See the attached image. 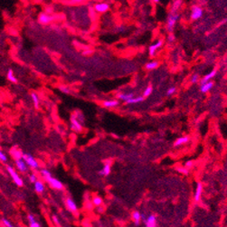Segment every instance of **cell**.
<instances>
[{"label":"cell","instance_id":"277c9868","mask_svg":"<svg viewBox=\"0 0 227 227\" xmlns=\"http://www.w3.org/2000/svg\"><path fill=\"white\" fill-rule=\"evenodd\" d=\"M54 20V16L52 15H48L45 12H42L38 16V22L42 25H48L52 23Z\"/></svg>","mask_w":227,"mask_h":227},{"label":"cell","instance_id":"d4e9b609","mask_svg":"<svg viewBox=\"0 0 227 227\" xmlns=\"http://www.w3.org/2000/svg\"><path fill=\"white\" fill-rule=\"evenodd\" d=\"M215 73H216V72L214 70L213 72H211L210 73H208V74H206L205 76L204 77V79L202 80V81H201V83H202V85L203 84H204V83H206V82H208V81L211 79V78H213L215 75Z\"/></svg>","mask_w":227,"mask_h":227},{"label":"cell","instance_id":"d590c367","mask_svg":"<svg viewBox=\"0 0 227 227\" xmlns=\"http://www.w3.org/2000/svg\"><path fill=\"white\" fill-rule=\"evenodd\" d=\"M36 218L33 214H28V215H27V221H28V224L32 223L34 221H36Z\"/></svg>","mask_w":227,"mask_h":227},{"label":"cell","instance_id":"ffe728a7","mask_svg":"<svg viewBox=\"0 0 227 227\" xmlns=\"http://www.w3.org/2000/svg\"><path fill=\"white\" fill-rule=\"evenodd\" d=\"M131 217H132V220H133L135 225H139V224H140V221H141V213H139V211H134V212H132Z\"/></svg>","mask_w":227,"mask_h":227},{"label":"cell","instance_id":"603a6c76","mask_svg":"<svg viewBox=\"0 0 227 227\" xmlns=\"http://www.w3.org/2000/svg\"><path fill=\"white\" fill-rule=\"evenodd\" d=\"M8 161V157L5 153V151L1 148L0 147V162L1 163H4V164H6Z\"/></svg>","mask_w":227,"mask_h":227},{"label":"cell","instance_id":"ab89813d","mask_svg":"<svg viewBox=\"0 0 227 227\" xmlns=\"http://www.w3.org/2000/svg\"><path fill=\"white\" fill-rule=\"evenodd\" d=\"M175 92H176V88H175V87L169 88L168 90V95H171V94H173Z\"/></svg>","mask_w":227,"mask_h":227},{"label":"cell","instance_id":"8d00e7d4","mask_svg":"<svg viewBox=\"0 0 227 227\" xmlns=\"http://www.w3.org/2000/svg\"><path fill=\"white\" fill-rule=\"evenodd\" d=\"M29 227H42V225H41V224L37 220H36V221H34L32 223H29Z\"/></svg>","mask_w":227,"mask_h":227},{"label":"cell","instance_id":"5bb4252c","mask_svg":"<svg viewBox=\"0 0 227 227\" xmlns=\"http://www.w3.org/2000/svg\"><path fill=\"white\" fill-rule=\"evenodd\" d=\"M34 191H36L37 194H43L45 190L44 183L42 180L38 179L36 183L34 184Z\"/></svg>","mask_w":227,"mask_h":227},{"label":"cell","instance_id":"4dcf8cb0","mask_svg":"<svg viewBox=\"0 0 227 227\" xmlns=\"http://www.w3.org/2000/svg\"><path fill=\"white\" fill-rule=\"evenodd\" d=\"M152 91H153V89L151 86H148L146 89H145V91H144L143 92V97H148V96L152 93Z\"/></svg>","mask_w":227,"mask_h":227},{"label":"cell","instance_id":"3957f363","mask_svg":"<svg viewBox=\"0 0 227 227\" xmlns=\"http://www.w3.org/2000/svg\"><path fill=\"white\" fill-rule=\"evenodd\" d=\"M22 159L26 163V165L28 166V168H30L32 169H38L39 168V164H38L37 160L34 159V156H32L31 154L24 153Z\"/></svg>","mask_w":227,"mask_h":227},{"label":"cell","instance_id":"8fae6325","mask_svg":"<svg viewBox=\"0 0 227 227\" xmlns=\"http://www.w3.org/2000/svg\"><path fill=\"white\" fill-rule=\"evenodd\" d=\"M120 105V101L118 100H106L102 102V106L106 109H113Z\"/></svg>","mask_w":227,"mask_h":227},{"label":"cell","instance_id":"9a60e30c","mask_svg":"<svg viewBox=\"0 0 227 227\" xmlns=\"http://www.w3.org/2000/svg\"><path fill=\"white\" fill-rule=\"evenodd\" d=\"M146 227H157V217L154 215H149L145 222Z\"/></svg>","mask_w":227,"mask_h":227},{"label":"cell","instance_id":"7a4b0ae2","mask_svg":"<svg viewBox=\"0 0 227 227\" xmlns=\"http://www.w3.org/2000/svg\"><path fill=\"white\" fill-rule=\"evenodd\" d=\"M6 171L8 172V174L10 175L14 183H15L18 187H22L24 185V180L22 179V177L19 176L18 172H16V170L12 166H10V165L6 166Z\"/></svg>","mask_w":227,"mask_h":227},{"label":"cell","instance_id":"60d3db41","mask_svg":"<svg viewBox=\"0 0 227 227\" xmlns=\"http://www.w3.org/2000/svg\"><path fill=\"white\" fill-rule=\"evenodd\" d=\"M197 81H198V75H197V74H195L194 76L191 78V81L193 82V83H196Z\"/></svg>","mask_w":227,"mask_h":227},{"label":"cell","instance_id":"cb8c5ba5","mask_svg":"<svg viewBox=\"0 0 227 227\" xmlns=\"http://www.w3.org/2000/svg\"><path fill=\"white\" fill-rule=\"evenodd\" d=\"M189 140V137H179V139H177L175 142L174 145L176 147V146H180V145H183V144L187 143V141Z\"/></svg>","mask_w":227,"mask_h":227},{"label":"cell","instance_id":"e0dca14e","mask_svg":"<svg viewBox=\"0 0 227 227\" xmlns=\"http://www.w3.org/2000/svg\"><path fill=\"white\" fill-rule=\"evenodd\" d=\"M30 96H31V99H32V101H33V104H34V109H39V106H40L39 95L36 92H31Z\"/></svg>","mask_w":227,"mask_h":227},{"label":"cell","instance_id":"7402d4cb","mask_svg":"<svg viewBox=\"0 0 227 227\" xmlns=\"http://www.w3.org/2000/svg\"><path fill=\"white\" fill-rule=\"evenodd\" d=\"M92 204L94 206H97V207H100V206H101V204H103V200H102V198L99 196H93L92 198Z\"/></svg>","mask_w":227,"mask_h":227},{"label":"cell","instance_id":"d6986e66","mask_svg":"<svg viewBox=\"0 0 227 227\" xmlns=\"http://www.w3.org/2000/svg\"><path fill=\"white\" fill-rule=\"evenodd\" d=\"M6 78H8V80L12 82V83H17V78L16 77V75L14 74V72L11 68H9L8 70V73H6Z\"/></svg>","mask_w":227,"mask_h":227},{"label":"cell","instance_id":"6da1fadb","mask_svg":"<svg viewBox=\"0 0 227 227\" xmlns=\"http://www.w3.org/2000/svg\"><path fill=\"white\" fill-rule=\"evenodd\" d=\"M40 175L52 188L55 189V190H63L64 184L62 183L59 179H57L56 177L53 176L51 172L48 169H46V168L40 169Z\"/></svg>","mask_w":227,"mask_h":227},{"label":"cell","instance_id":"b9f144b4","mask_svg":"<svg viewBox=\"0 0 227 227\" xmlns=\"http://www.w3.org/2000/svg\"><path fill=\"white\" fill-rule=\"evenodd\" d=\"M192 166H193V162L192 161H187V163H185V167L187 168H191Z\"/></svg>","mask_w":227,"mask_h":227},{"label":"cell","instance_id":"f546056e","mask_svg":"<svg viewBox=\"0 0 227 227\" xmlns=\"http://www.w3.org/2000/svg\"><path fill=\"white\" fill-rule=\"evenodd\" d=\"M59 90H60V92L62 93H64V94H69V93H70V92H71L70 88L65 86V85H61L59 87Z\"/></svg>","mask_w":227,"mask_h":227},{"label":"cell","instance_id":"9c48e42d","mask_svg":"<svg viewBox=\"0 0 227 227\" xmlns=\"http://www.w3.org/2000/svg\"><path fill=\"white\" fill-rule=\"evenodd\" d=\"M64 204H65V206L66 208L72 212V213H75L77 212L78 210V206H77V204L75 203V201L73 200L72 198L71 197H66L65 200H64Z\"/></svg>","mask_w":227,"mask_h":227},{"label":"cell","instance_id":"1f68e13d","mask_svg":"<svg viewBox=\"0 0 227 227\" xmlns=\"http://www.w3.org/2000/svg\"><path fill=\"white\" fill-rule=\"evenodd\" d=\"M28 178H29V182H30V183H33V184H34V183H36V182L38 180V176H37V175H36V173L30 174Z\"/></svg>","mask_w":227,"mask_h":227},{"label":"cell","instance_id":"d6a6232c","mask_svg":"<svg viewBox=\"0 0 227 227\" xmlns=\"http://www.w3.org/2000/svg\"><path fill=\"white\" fill-rule=\"evenodd\" d=\"M73 115L75 116V118H76L81 123V124H83V123H84V117H83V115L81 114V113H77V112H74Z\"/></svg>","mask_w":227,"mask_h":227},{"label":"cell","instance_id":"2e32d148","mask_svg":"<svg viewBox=\"0 0 227 227\" xmlns=\"http://www.w3.org/2000/svg\"><path fill=\"white\" fill-rule=\"evenodd\" d=\"M203 15V11L202 9L199 8V6H194L193 9H192V14H191V17L192 19H198L200 18Z\"/></svg>","mask_w":227,"mask_h":227},{"label":"cell","instance_id":"7c38bea8","mask_svg":"<svg viewBox=\"0 0 227 227\" xmlns=\"http://www.w3.org/2000/svg\"><path fill=\"white\" fill-rule=\"evenodd\" d=\"M116 97H117V100H120V101H125L127 102L128 101H129L130 99H132L134 97V93L133 92H120L116 95Z\"/></svg>","mask_w":227,"mask_h":227},{"label":"cell","instance_id":"f1b7e54d","mask_svg":"<svg viewBox=\"0 0 227 227\" xmlns=\"http://www.w3.org/2000/svg\"><path fill=\"white\" fill-rule=\"evenodd\" d=\"M159 64H157V62H155V61H152V62H149L146 64V69L147 70H154L155 68L157 67Z\"/></svg>","mask_w":227,"mask_h":227},{"label":"cell","instance_id":"7bdbcfd3","mask_svg":"<svg viewBox=\"0 0 227 227\" xmlns=\"http://www.w3.org/2000/svg\"><path fill=\"white\" fill-rule=\"evenodd\" d=\"M147 216H146V215L145 214H141V221H143L144 223L146 222V220H147Z\"/></svg>","mask_w":227,"mask_h":227},{"label":"cell","instance_id":"4fadbf2b","mask_svg":"<svg viewBox=\"0 0 227 227\" xmlns=\"http://www.w3.org/2000/svg\"><path fill=\"white\" fill-rule=\"evenodd\" d=\"M163 44V41L162 40H159L157 43H155L154 44L150 45L149 48H148V53H149V55L150 56H154L156 52L157 51V49H159V48L162 46Z\"/></svg>","mask_w":227,"mask_h":227},{"label":"cell","instance_id":"ba28073f","mask_svg":"<svg viewBox=\"0 0 227 227\" xmlns=\"http://www.w3.org/2000/svg\"><path fill=\"white\" fill-rule=\"evenodd\" d=\"M9 153H10V156L14 159V160H18V159H22V157H23V155H24V152L21 150V148H19L17 146H15V147H13L10 151H9Z\"/></svg>","mask_w":227,"mask_h":227},{"label":"cell","instance_id":"83f0119b","mask_svg":"<svg viewBox=\"0 0 227 227\" xmlns=\"http://www.w3.org/2000/svg\"><path fill=\"white\" fill-rule=\"evenodd\" d=\"M141 101H143V97L139 96V97H133L132 99L128 101L126 103L127 104H135V103H139V102H141Z\"/></svg>","mask_w":227,"mask_h":227},{"label":"cell","instance_id":"8992f818","mask_svg":"<svg viewBox=\"0 0 227 227\" xmlns=\"http://www.w3.org/2000/svg\"><path fill=\"white\" fill-rule=\"evenodd\" d=\"M111 172V160H106L104 162L102 168L98 172V174L101 176H108Z\"/></svg>","mask_w":227,"mask_h":227},{"label":"cell","instance_id":"44dd1931","mask_svg":"<svg viewBox=\"0 0 227 227\" xmlns=\"http://www.w3.org/2000/svg\"><path fill=\"white\" fill-rule=\"evenodd\" d=\"M202 190H203L202 185L200 183H198L197 187H196V193H195V201L196 202L200 201L201 195H202Z\"/></svg>","mask_w":227,"mask_h":227},{"label":"cell","instance_id":"30bf717a","mask_svg":"<svg viewBox=\"0 0 227 227\" xmlns=\"http://www.w3.org/2000/svg\"><path fill=\"white\" fill-rule=\"evenodd\" d=\"M15 165H16V169L21 172V173H26L27 171H28V166L26 165V163L24 161V159H18V160H16L15 161Z\"/></svg>","mask_w":227,"mask_h":227},{"label":"cell","instance_id":"e575fe53","mask_svg":"<svg viewBox=\"0 0 227 227\" xmlns=\"http://www.w3.org/2000/svg\"><path fill=\"white\" fill-rule=\"evenodd\" d=\"M180 4H181L180 1H176V2H174V5H173V8H172V13H175V12L178 9Z\"/></svg>","mask_w":227,"mask_h":227},{"label":"cell","instance_id":"484cf974","mask_svg":"<svg viewBox=\"0 0 227 227\" xmlns=\"http://www.w3.org/2000/svg\"><path fill=\"white\" fill-rule=\"evenodd\" d=\"M213 82L212 81H208V82H206V83H204V84H203L202 86H201V92H207L210 89L213 87Z\"/></svg>","mask_w":227,"mask_h":227},{"label":"cell","instance_id":"ac0fdd59","mask_svg":"<svg viewBox=\"0 0 227 227\" xmlns=\"http://www.w3.org/2000/svg\"><path fill=\"white\" fill-rule=\"evenodd\" d=\"M178 19V15H171L169 17H168V30H172L173 29V27L176 22V20Z\"/></svg>","mask_w":227,"mask_h":227},{"label":"cell","instance_id":"74e56055","mask_svg":"<svg viewBox=\"0 0 227 227\" xmlns=\"http://www.w3.org/2000/svg\"><path fill=\"white\" fill-rule=\"evenodd\" d=\"M176 170L179 172V173H182V174H185V175H187V174H188L187 169L185 168H177Z\"/></svg>","mask_w":227,"mask_h":227},{"label":"cell","instance_id":"52a82bcc","mask_svg":"<svg viewBox=\"0 0 227 227\" xmlns=\"http://www.w3.org/2000/svg\"><path fill=\"white\" fill-rule=\"evenodd\" d=\"M71 129L75 132H81L82 131V124L75 118V116L72 114L71 117Z\"/></svg>","mask_w":227,"mask_h":227},{"label":"cell","instance_id":"5b68a950","mask_svg":"<svg viewBox=\"0 0 227 227\" xmlns=\"http://www.w3.org/2000/svg\"><path fill=\"white\" fill-rule=\"evenodd\" d=\"M93 9L96 13H106L109 9V5L107 2H98L93 5Z\"/></svg>","mask_w":227,"mask_h":227},{"label":"cell","instance_id":"836d02e7","mask_svg":"<svg viewBox=\"0 0 227 227\" xmlns=\"http://www.w3.org/2000/svg\"><path fill=\"white\" fill-rule=\"evenodd\" d=\"M52 221L53 222V224L57 225V226H60V220L58 218V216L56 215H52Z\"/></svg>","mask_w":227,"mask_h":227},{"label":"cell","instance_id":"4316f807","mask_svg":"<svg viewBox=\"0 0 227 227\" xmlns=\"http://www.w3.org/2000/svg\"><path fill=\"white\" fill-rule=\"evenodd\" d=\"M0 223H1V224L4 226V227H16L15 225H14L11 221H9L8 219H6L5 217L1 218V220H0Z\"/></svg>","mask_w":227,"mask_h":227},{"label":"cell","instance_id":"ee69618b","mask_svg":"<svg viewBox=\"0 0 227 227\" xmlns=\"http://www.w3.org/2000/svg\"><path fill=\"white\" fill-rule=\"evenodd\" d=\"M174 39H175L174 36H168V41H169V42H173Z\"/></svg>","mask_w":227,"mask_h":227},{"label":"cell","instance_id":"f35d334b","mask_svg":"<svg viewBox=\"0 0 227 227\" xmlns=\"http://www.w3.org/2000/svg\"><path fill=\"white\" fill-rule=\"evenodd\" d=\"M45 13L48 14V15H51L52 13H53V8H52V6H50V5L46 6V8H45Z\"/></svg>","mask_w":227,"mask_h":227}]
</instances>
